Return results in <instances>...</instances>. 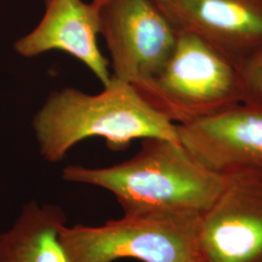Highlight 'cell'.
I'll return each instance as SVG.
<instances>
[{"label":"cell","mask_w":262,"mask_h":262,"mask_svg":"<svg viewBox=\"0 0 262 262\" xmlns=\"http://www.w3.org/2000/svg\"><path fill=\"white\" fill-rule=\"evenodd\" d=\"M62 178L108 190L123 215H201L225 183V175L207 168L180 142L159 138L143 139L134 157L112 166L69 165Z\"/></svg>","instance_id":"6da1fadb"},{"label":"cell","mask_w":262,"mask_h":262,"mask_svg":"<svg viewBox=\"0 0 262 262\" xmlns=\"http://www.w3.org/2000/svg\"><path fill=\"white\" fill-rule=\"evenodd\" d=\"M39 150L56 163L81 141L102 138L113 150L136 139L179 140L177 124L150 106L130 84L116 78L96 94L74 88L52 92L32 121Z\"/></svg>","instance_id":"7a4b0ae2"},{"label":"cell","mask_w":262,"mask_h":262,"mask_svg":"<svg viewBox=\"0 0 262 262\" xmlns=\"http://www.w3.org/2000/svg\"><path fill=\"white\" fill-rule=\"evenodd\" d=\"M178 33L162 70L135 89L141 96L175 124L194 122L243 102L239 67L202 39Z\"/></svg>","instance_id":"3957f363"},{"label":"cell","mask_w":262,"mask_h":262,"mask_svg":"<svg viewBox=\"0 0 262 262\" xmlns=\"http://www.w3.org/2000/svg\"><path fill=\"white\" fill-rule=\"evenodd\" d=\"M200 215H123L97 226L63 225L59 241L68 262H200L197 224Z\"/></svg>","instance_id":"277c9868"},{"label":"cell","mask_w":262,"mask_h":262,"mask_svg":"<svg viewBox=\"0 0 262 262\" xmlns=\"http://www.w3.org/2000/svg\"><path fill=\"white\" fill-rule=\"evenodd\" d=\"M99 18L113 78L135 89L159 74L177 44L178 31L154 0H107Z\"/></svg>","instance_id":"5b68a950"},{"label":"cell","mask_w":262,"mask_h":262,"mask_svg":"<svg viewBox=\"0 0 262 262\" xmlns=\"http://www.w3.org/2000/svg\"><path fill=\"white\" fill-rule=\"evenodd\" d=\"M200 262H262V173L225 174L197 224Z\"/></svg>","instance_id":"8992f818"},{"label":"cell","mask_w":262,"mask_h":262,"mask_svg":"<svg viewBox=\"0 0 262 262\" xmlns=\"http://www.w3.org/2000/svg\"><path fill=\"white\" fill-rule=\"evenodd\" d=\"M177 131L180 143L215 173H262V104L236 103L177 124Z\"/></svg>","instance_id":"52a82bcc"},{"label":"cell","mask_w":262,"mask_h":262,"mask_svg":"<svg viewBox=\"0 0 262 262\" xmlns=\"http://www.w3.org/2000/svg\"><path fill=\"white\" fill-rule=\"evenodd\" d=\"M178 32L193 34L236 66L262 50V0H154Z\"/></svg>","instance_id":"ba28073f"},{"label":"cell","mask_w":262,"mask_h":262,"mask_svg":"<svg viewBox=\"0 0 262 262\" xmlns=\"http://www.w3.org/2000/svg\"><path fill=\"white\" fill-rule=\"evenodd\" d=\"M100 34L99 8L83 0H47L40 23L15 43L24 57H35L60 51L75 57L103 85L112 79L110 62L98 47Z\"/></svg>","instance_id":"9c48e42d"},{"label":"cell","mask_w":262,"mask_h":262,"mask_svg":"<svg viewBox=\"0 0 262 262\" xmlns=\"http://www.w3.org/2000/svg\"><path fill=\"white\" fill-rule=\"evenodd\" d=\"M67 225L62 208L31 201L0 235V262H68L59 241Z\"/></svg>","instance_id":"30bf717a"},{"label":"cell","mask_w":262,"mask_h":262,"mask_svg":"<svg viewBox=\"0 0 262 262\" xmlns=\"http://www.w3.org/2000/svg\"><path fill=\"white\" fill-rule=\"evenodd\" d=\"M244 88L243 102L262 104V50L239 66Z\"/></svg>","instance_id":"8fae6325"},{"label":"cell","mask_w":262,"mask_h":262,"mask_svg":"<svg viewBox=\"0 0 262 262\" xmlns=\"http://www.w3.org/2000/svg\"><path fill=\"white\" fill-rule=\"evenodd\" d=\"M107 0H93V4H94V6L95 7H97V8H99L100 6H102L103 5L104 3L106 2Z\"/></svg>","instance_id":"7c38bea8"}]
</instances>
